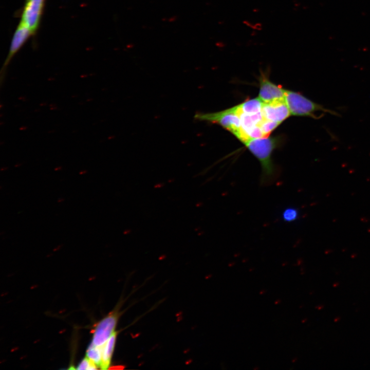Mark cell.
Returning a JSON list of instances; mask_svg holds the SVG:
<instances>
[{
    "instance_id": "1",
    "label": "cell",
    "mask_w": 370,
    "mask_h": 370,
    "mask_svg": "<svg viewBox=\"0 0 370 370\" xmlns=\"http://www.w3.org/2000/svg\"><path fill=\"white\" fill-rule=\"evenodd\" d=\"M279 139L275 137H266L250 139L244 144L259 161L262 168L260 184H272L279 176V169L273 163L272 154L279 144Z\"/></svg>"
},
{
    "instance_id": "2",
    "label": "cell",
    "mask_w": 370,
    "mask_h": 370,
    "mask_svg": "<svg viewBox=\"0 0 370 370\" xmlns=\"http://www.w3.org/2000/svg\"><path fill=\"white\" fill-rule=\"evenodd\" d=\"M285 101L290 115L293 116L307 117L319 119L321 118L324 115H320L317 113L323 112L336 116H340V115L335 110L327 108L298 92L285 90Z\"/></svg>"
},
{
    "instance_id": "3",
    "label": "cell",
    "mask_w": 370,
    "mask_h": 370,
    "mask_svg": "<svg viewBox=\"0 0 370 370\" xmlns=\"http://www.w3.org/2000/svg\"><path fill=\"white\" fill-rule=\"evenodd\" d=\"M194 119L201 121L218 124L233 134L243 143L247 141L241 129L237 105L217 112H198L195 114Z\"/></svg>"
},
{
    "instance_id": "4",
    "label": "cell",
    "mask_w": 370,
    "mask_h": 370,
    "mask_svg": "<svg viewBox=\"0 0 370 370\" xmlns=\"http://www.w3.org/2000/svg\"><path fill=\"white\" fill-rule=\"evenodd\" d=\"M32 35L33 34L29 28L20 22L12 36L8 55L1 70L0 82L1 86L5 78L7 67L11 60Z\"/></svg>"
},
{
    "instance_id": "5",
    "label": "cell",
    "mask_w": 370,
    "mask_h": 370,
    "mask_svg": "<svg viewBox=\"0 0 370 370\" xmlns=\"http://www.w3.org/2000/svg\"><path fill=\"white\" fill-rule=\"evenodd\" d=\"M46 0H26L20 22L29 28L33 35L38 30Z\"/></svg>"
},
{
    "instance_id": "6",
    "label": "cell",
    "mask_w": 370,
    "mask_h": 370,
    "mask_svg": "<svg viewBox=\"0 0 370 370\" xmlns=\"http://www.w3.org/2000/svg\"><path fill=\"white\" fill-rule=\"evenodd\" d=\"M117 320V316L114 313L100 321L94 330L91 343L96 346L104 345L115 332Z\"/></svg>"
},
{
    "instance_id": "7",
    "label": "cell",
    "mask_w": 370,
    "mask_h": 370,
    "mask_svg": "<svg viewBox=\"0 0 370 370\" xmlns=\"http://www.w3.org/2000/svg\"><path fill=\"white\" fill-rule=\"evenodd\" d=\"M285 89L271 82L266 75L262 74L260 77L258 97L264 103L285 99Z\"/></svg>"
},
{
    "instance_id": "8",
    "label": "cell",
    "mask_w": 370,
    "mask_h": 370,
    "mask_svg": "<svg viewBox=\"0 0 370 370\" xmlns=\"http://www.w3.org/2000/svg\"><path fill=\"white\" fill-rule=\"evenodd\" d=\"M261 112L263 117L266 119L280 124L290 115L285 99L264 103Z\"/></svg>"
},
{
    "instance_id": "9",
    "label": "cell",
    "mask_w": 370,
    "mask_h": 370,
    "mask_svg": "<svg viewBox=\"0 0 370 370\" xmlns=\"http://www.w3.org/2000/svg\"><path fill=\"white\" fill-rule=\"evenodd\" d=\"M116 339V332L115 331L104 345L100 368L106 369L110 365V360L114 351Z\"/></svg>"
},
{
    "instance_id": "10",
    "label": "cell",
    "mask_w": 370,
    "mask_h": 370,
    "mask_svg": "<svg viewBox=\"0 0 370 370\" xmlns=\"http://www.w3.org/2000/svg\"><path fill=\"white\" fill-rule=\"evenodd\" d=\"M264 102L258 97L246 100L238 105L240 112L246 114H255L261 112Z\"/></svg>"
},
{
    "instance_id": "11",
    "label": "cell",
    "mask_w": 370,
    "mask_h": 370,
    "mask_svg": "<svg viewBox=\"0 0 370 370\" xmlns=\"http://www.w3.org/2000/svg\"><path fill=\"white\" fill-rule=\"evenodd\" d=\"M104 345L96 346L91 343L86 350V357L94 361L98 366H100L101 363Z\"/></svg>"
},
{
    "instance_id": "12",
    "label": "cell",
    "mask_w": 370,
    "mask_h": 370,
    "mask_svg": "<svg viewBox=\"0 0 370 370\" xmlns=\"http://www.w3.org/2000/svg\"><path fill=\"white\" fill-rule=\"evenodd\" d=\"M300 216L299 210L294 207H288L284 209L281 214L284 222L292 223L296 221Z\"/></svg>"
},
{
    "instance_id": "13",
    "label": "cell",
    "mask_w": 370,
    "mask_h": 370,
    "mask_svg": "<svg viewBox=\"0 0 370 370\" xmlns=\"http://www.w3.org/2000/svg\"><path fill=\"white\" fill-rule=\"evenodd\" d=\"M280 123L278 122L266 119L264 117L262 120L258 124L264 136L268 137L270 133L276 128Z\"/></svg>"
},
{
    "instance_id": "14",
    "label": "cell",
    "mask_w": 370,
    "mask_h": 370,
    "mask_svg": "<svg viewBox=\"0 0 370 370\" xmlns=\"http://www.w3.org/2000/svg\"><path fill=\"white\" fill-rule=\"evenodd\" d=\"M99 366L91 360L85 357L78 365L77 369H96Z\"/></svg>"
},
{
    "instance_id": "15",
    "label": "cell",
    "mask_w": 370,
    "mask_h": 370,
    "mask_svg": "<svg viewBox=\"0 0 370 370\" xmlns=\"http://www.w3.org/2000/svg\"><path fill=\"white\" fill-rule=\"evenodd\" d=\"M325 305L323 304H319L315 306V308L318 310H321L324 309Z\"/></svg>"
},
{
    "instance_id": "16",
    "label": "cell",
    "mask_w": 370,
    "mask_h": 370,
    "mask_svg": "<svg viewBox=\"0 0 370 370\" xmlns=\"http://www.w3.org/2000/svg\"><path fill=\"white\" fill-rule=\"evenodd\" d=\"M341 319V317H340V316H336V317H335L334 318V319H333V322H334V323H338V322H339V321H340Z\"/></svg>"
},
{
    "instance_id": "17",
    "label": "cell",
    "mask_w": 370,
    "mask_h": 370,
    "mask_svg": "<svg viewBox=\"0 0 370 370\" xmlns=\"http://www.w3.org/2000/svg\"><path fill=\"white\" fill-rule=\"evenodd\" d=\"M340 282L338 281H335L332 283V286L334 288H337L340 286Z\"/></svg>"
},
{
    "instance_id": "18",
    "label": "cell",
    "mask_w": 370,
    "mask_h": 370,
    "mask_svg": "<svg viewBox=\"0 0 370 370\" xmlns=\"http://www.w3.org/2000/svg\"><path fill=\"white\" fill-rule=\"evenodd\" d=\"M64 200V198H63V197H60V198L58 199V202H63Z\"/></svg>"
},
{
    "instance_id": "19",
    "label": "cell",
    "mask_w": 370,
    "mask_h": 370,
    "mask_svg": "<svg viewBox=\"0 0 370 370\" xmlns=\"http://www.w3.org/2000/svg\"><path fill=\"white\" fill-rule=\"evenodd\" d=\"M85 173H86V171H81L80 172V174H84Z\"/></svg>"
},
{
    "instance_id": "20",
    "label": "cell",
    "mask_w": 370,
    "mask_h": 370,
    "mask_svg": "<svg viewBox=\"0 0 370 370\" xmlns=\"http://www.w3.org/2000/svg\"><path fill=\"white\" fill-rule=\"evenodd\" d=\"M307 320V319L305 318V319H304L303 320H302V322L305 323V322H306Z\"/></svg>"
}]
</instances>
